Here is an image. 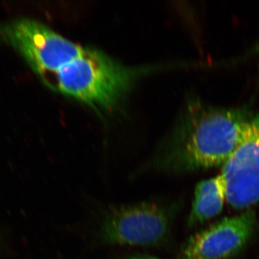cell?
<instances>
[{
    "instance_id": "cell-5",
    "label": "cell",
    "mask_w": 259,
    "mask_h": 259,
    "mask_svg": "<svg viewBox=\"0 0 259 259\" xmlns=\"http://www.w3.org/2000/svg\"><path fill=\"white\" fill-rule=\"evenodd\" d=\"M256 226L251 209L225 218L190 237L177 259H228L239 253L253 236Z\"/></svg>"
},
{
    "instance_id": "cell-6",
    "label": "cell",
    "mask_w": 259,
    "mask_h": 259,
    "mask_svg": "<svg viewBox=\"0 0 259 259\" xmlns=\"http://www.w3.org/2000/svg\"><path fill=\"white\" fill-rule=\"evenodd\" d=\"M226 187L221 175L202 181L196 186L188 225L196 226L216 217L223 210Z\"/></svg>"
},
{
    "instance_id": "cell-4",
    "label": "cell",
    "mask_w": 259,
    "mask_h": 259,
    "mask_svg": "<svg viewBox=\"0 0 259 259\" xmlns=\"http://www.w3.org/2000/svg\"><path fill=\"white\" fill-rule=\"evenodd\" d=\"M227 202L243 209L259 202V113L245 126L241 141L223 165L221 174Z\"/></svg>"
},
{
    "instance_id": "cell-7",
    "label": "cell",
    "mask_w": 259,
    "mask_h": 259,
    "mask_svg": "<svg viewBox=\"0 0 259 259\" xmlns=\"http://www.w3.org/2000/svg\"><path fill=\"white\" fill-rule=\"evenodd\" d=\"M129 259H161L156 258V257H152V256H136L133 257V258H131Z\"/></svg>"
},
{
    "instance_id": "cell-3",
    "label": "cell",
    "mask_w": 259,
    "mask_h": 259,
    "mask_svg": "<svg viewBox=\"0 0 259 259\" xmlns=\"http://www.w3.org/2000/svg\"><path fill=\"white\" fill-rule=\"evenodd\" d=\"M174 207L161 202L115 206L104 215L98 236L110 245L166 248L171 243Z\"/></svg>"
},
{
    "instance_id": "cell-1",
    "label": "cell",
    "mask_w": 259,
    "mask_h": 259,
    "mask_svg": "<svg viewBox=\"0 0 259 259\" xmlns=\"http://www.w3.org/2000/svg\"><path fill=\"white\" fill-rule=\"evenodd\" d=\"M250 117L245 110L191 102L147 167L175 174L223 165L239 144Z\"/></svg>"
},
{
    "instance_id": "cell-2",
    "label": "cell",
    "mask_w": 259,
    "mask_h": 259,
    "mask_svg": "<svg viewBox=\"0 0 259 259\" xmlns=\"http://www.w3.org/2000/svg\"><path fill=\"white\" fill-rule=\"evenodd\" d=\"M150 71L126 66L102 51L81 46L44 82L65 96L109 110L119 103L140 76Z\"/></svg>"
}]
</instances>
